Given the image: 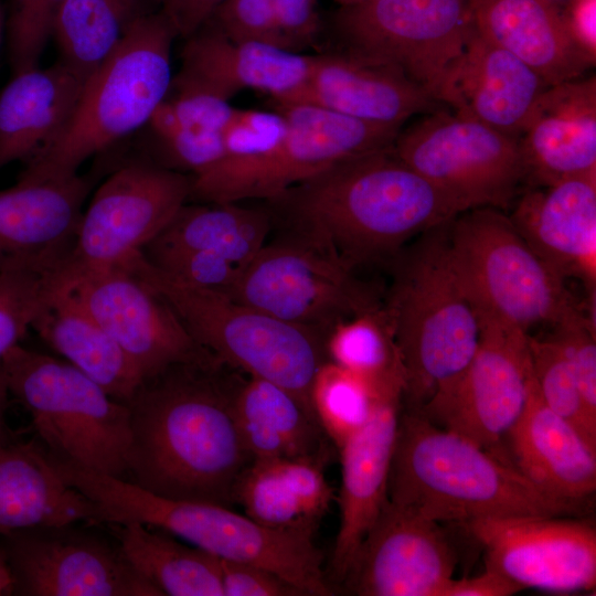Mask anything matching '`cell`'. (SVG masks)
Returning <instances> with one entry per match:
<instances>
[{
	"label": "cell",
	"instance_id": "f907efd6",
	"mask_svg": "<svg viewBox=\"0 0 596 596\" xmlns=\"http://www.w3.org/2000/svg\"><path fill=\"white\" fill-rule=\"evenodd\" d=\"M14 595V578L6 553L0 545V596Z\"/></svg>",
	"mask_w": 596,
	"mask_h": 596
},
{
	"label": "cell",
	"instance_id": "6da1fadb",
	"mask_svg": "<svg viewBox=\"0 0 596 596\" xmlns=\"http://www.w3.org/2000/svg\"><path fill=\"white\" fill-rule=\"evenodd\" d=\"M244 375L213 356L143 380L128 403L127 480L161 497L231 508L254 460L234 415Z\"/></svg>",
	"mask_w": 596,
	"mask_h": 596
},
{
	"label": "cell",
	"instance_id": "7402d4cb",
	"mask_svg": "<svg viewBox=\"0 0 596 596\" xmlns=\"http://www.w3.org/2000/svg\"><path fill=\"white\" fill-rule=\"evenodd\" d=\"M93 184V174L77 173L0 190V272L15 265H62Z\"/></svg>",
	"mask_w": 596,
	"mask_h": 596
},
{
	"label": "cell",
	"instance_id": "681fc988",
	"mask_svg": "<svg viewBox=\"0 0 596 596\" xmlns=\"http://www.w3.org/2000/svg\"><path fill=\"white\" fill-rule=\"evenodd\" d=\"M565 19L581 46L596 60V0H573Z\"/></svg>",
	"mask_w": 596,
	"mask_h": 596
},
{
	"label": "cell",
	"instance_id": "7c38bea8",
	"mask_svg": "<svg viewBox=\"0 0 596 596\" xmlns=\"http://www.w3.org/2000/svg\"><path fill=\"white\" fill-rule=\"evenodd\" d=\"M192 175L149 159L119 166L96 190L62 273L119 268L155 240L190 199Z\"/></svg>",
	"mask_w": 596,
	"mask_h": 596
},
{
	"label": "cell",
	"instance_id": "ab89813d",
	"mask_svg": "<svg viewBox=\"0 0 596 596\" xmlns=\"http://www.w3.org/2000/svg\"><path fill=\"white\" fill-rule=\"evenodd\" d=\"M533 376L546 405L570 423L586 444L596 450V418L583 401L576 380L560 347L553 339L529 336Z\"/></svg>",
	"mask_w": 596,
	"mask_h": 596
},
{
	"label": "cell",
	"instance_id": "277c9868",
	"mask_svg": "<svg viewBox=\"0 0 596 596\" xmlns=\"http://www.w3.org/2000/svg\"><path fill=\"white\" fill-rule=\"evenodd\" d=\"M450 221L416 237L390 262L383 307L404 374L402 405L408 408H421L449 385L479 343L478 316L448 256Z\"/></svg>",
	"mask_w": 596,
	"mask_h": 596
},
{
	"label": "cell",
	"instance_id": "d6a6232c",
	"mask_svg": "<svg viewBox=\"0 0 596 596\" xmlns=\"http://www.w3.org/2000/svg\"><path fill=\"white\" fill-rule=\"evenodd\" d=\"M236 108L228 99L201 88L170 84L147 127L158 163L199 175L224 156L223 130Z\"/></svg>",
	"mask_w": 596,
	"mask_h": 596
},
{
	"label": "cell",
	"instance_id": "52a82bcc",
	"mask_svg": "<svg viewBox=\"0 0 596 596\" xmlns=\"http://www.w3.org/2000/svg\"><path fill=\"white\" fill-rule=\"evenodd\" d=\"M8 394L30 413L46 450L127 480L130 413L65 360L18 344L1 360Z\"/></svg>",
	"mask_w": 596,
	"mask_h": 596
},
{
	"label": "cell",
	"instance_id": "60d3db41",
	"mask_svg": "<svg viewBox=\"0 0 596 596\" xmlns=\"http://www.w3.org/2000/svg\"><path fill=\"white\" fill-rule=\"evenodd\" d=\"M142 255L149 264L175 281L223 292L234 285L243 268L222 255L204 251L148 244Z\"/></svg>",
	"mask_w": 596,
	"mask_h": 596
},
{
	"label": "cell",
	"instance_id": "3957f363",
	"mask_svg": "<svg viewBox=\"0 0 596 596\" xmlns=\"http://www.w3.org/2000/svg\"><path fill=\"white\" fill-rule=\"evenodd\" d=\"M387 500L438 523L584 510L547 496L508 460L403 405Z\"/></svg>",
	"mask_w": 596,
	"mask_h": 596
},
{
	"label": "cell",
	"instance_id": "8d00e7d4",
	"mask_svg": "<svg viewBox=\"0 0 596 596\" xmlns=\"http://www.w3.org/2000/svg\"><path fill=\"white\" fill-rule=\"evenodd\" d=\"M329 362L368 380L377 390L403 384L404 374L384 307L338 323L328 334Z\"/></svg>",
	"mask_w": 596,
	"mask_h": 596
},
{
	"label": "cell",
	"instance_id": "1f68e13d",
	"mask_svg": "<svg viewBox=\"0 0 596 596\" xmlns=\"http://www.w3.org/2000/svg\"><path fill=\"white\" fill-rule=\"evenodd\" d=\"M234 415L253 459H328L327 435L284 387L244 375L234 395Z\"/></svg>",
	"mask_w": 596,
	"mask_h": 596
},
{
	"label": "cell",
	"instance_id": "d6986e66",
	"mask_svg": "<svg viewBox=\"0 0 596 596\" xmlns=\"http://www.w3.org/2000/svg\"><path fill=\"white\" fill-rule=\"evenodd\" d=\"M403 390L402 385L382 389L369 421L339 448L340 525L330 565L338 582H344L363 540L387 501Z\"/></svg>",
	"mask_w": 596,
	"mask_h": 596
},
{
	"label": "cell",
	"instance_id": "b9f144b4",
	"mask_svg": "<svg viewBox=\"0 0 596 596\" xmlns=\"http://www.w3.org/2000/svg\"><path fill=\"white\" fill-rule=\"evenodd\" d=\"M63 0H11L6 20L12 73L39 66L51 36L53 18Z\"/></svg>",
	"mask_w": 596,
	"mask_h": 596
},
{
	"label": "cell",
	"instance_id": "ac0fdd59",
	"mask_svg": "<svg viewBox=\"0 0 596 596\" xmlns=\"http://www.w3.org/2000/svg\"><path fill=\"white\" fill-rule=\"evenodd\" d=\"M456 562L438 522L387 500L344 583L359 596H440Z\"/></svg>",
	"mask_w": 596,
	"mask_h": 596
},
{
	"label": "cell",
	"instance_id": "bcb514c9",
	"mask_svg": "<svg viewBox=\"0 0 596 596\" xmlns=\"http://www.w3.org/2000/svg\"><path fill=\"white\" fill-rule=\"evenodd\" d=\"M278 28L289 51L316 46L321 33L317 0H270Z\"/></svg>",
	"mask_w": 596,
	"mask_h": 596
},
{
	"label": "cell",
	"instance_id": "f1b7e54d",
	"mask_svg": "<svg viewBox=\"0 0 596 596\" xmlns=\"http://www.w3.org/2000/svg\"><path fill=\"white\" fill-rule=\"evenodd\" d=\"M61 62L13 74L0 94V170L24 164L61 136L85 85Z\"/></svg>",
	"mask_w": 596,
	"mask_h": 596
},
{
	"label": "cell",
	"instance_id": "5bb4252c",
	"mask_svg": "<svg viewBox=\"0 0 596 596\" xmlns=\"http://www.w3.org/2000/svg\"><path fill=\"white\" fill-rule=\"evenodd\" d=\"M70 523L1 535L23 596H163L140 575L118 542Z\"/></svg>",
	"mask_w": 596,
	"mask_h": 596
},
{
	"label": "cell",
	"instance_id": "f35d334b",
	"mask_svg": "<svg viewBox=\"0 0 596 596\" xmlns=\"http://www.w3.org/2000/svg\"><path fill=\"white\" fill-rule=\"evenodd\" d=\"M60 267L15 265L0 272V363L42 311L60 280Z\"/></svg>",
	"mask_w": 596,
	"mask_h": 596
},
{
	"label": "cell",
	"instance_id": "83f0119b",
	"mask_svg": "<svg viewBox=\"0 0 596 596\" xmlns=\"http://www.w3.org/2000/svg\"><path fill=\"white\" fill-rule=\"evenodd\" d=\"M79 522L105 524L97 504L58 475L43 445L10 439L0 447V535Z\"/></svg>",
	"mask_w": 596,
	"mask_h": 596
},
{
	"label": "cell",
	"instance_id": "4dcf8cb0",
	"mask_svg": "<svg viewBox=\"0 0 596 596\" xmlns=\"http://www.w3.org/2000/svg\"><path fill=\"white\" fill-rule=\"evenodd\" d=\"M326 461L311 458L254 459L235 492L247 517L274 529L315 533L334 500L323 475Z\"/></svg>",
	"mask_w": 596,
	"mask_h": 596
},
{
	"label": "cell",
	"instance_id": "5b68a950",
	"mask_svg": "<svg viewBox=\"0 0 596 596\" xmlns=\"http://www.w3.org/2000/svg\"><path fill=\"white\" fill-rule=\"evenodd\" d=\"M175 36L160 12L139 19L117 50L86 79L61 136L24 164L17 182L75 175L84 161L147 126L170 88Z\"/></svg>",
	"mask_w": 596,
	"mask_h": 596
},
{
	"label": "cell",
	"instance_id": "4316f807",
	"mask_svg": "<svg viewBox=\"0 0 596 596\" xmlns=\"http://www.w3.org/2000/svg\"><path fill=\"white\" fill-rule=\"evenodd\" d=\"M471 22L547 86L582 77L595 64L550 0H472Z\"/></svg>",
	"mask_w": 596,
	"mask_h": 596
},
{
	"label": "cell",
	"instance_id": "cb8c5ba5",
	"mask_svg": "<svg viewBox=\"0 0 596 596\" xmlns=\"http://www.w3.org/2000/svg\"><path fill=\"white\" fill-rule=\"evenodd\" d=\"M519 142L534 187L596 175L595 76L547 86Z\"/></svg>",
	"mask_w": 596,
	"mask_h": 596
},
{
	"label": "cell",
	"instance_id": "c3c4849f",
	"mask_svg": "<svg viewBox=\"0 0 596 596\" xmlns=\"http://www.w3.org/2000/svg\"><path fill=\"white\" fill-rule=\"evenodd\" d=\"M523 589L500 573L486 568L473 577L451 578L440 596H511Z\"/></svg>",
	"mask_w": 596,
	"mask_h": 596
},
{
	"label": "cell",
	"instance_id": "7dc6e473",
	"mask_svg": "<svg viewBox=\"0 0 596 596\" xmlns=\"http://www.w3.org/2000/svg\"><path fill=\"white\" fill-rule=\"evenodd\" d=\"M225 0H158L160 13L177 36L188 38L201 29Z\"/></svg>",
	"mask_w": 596,
	"mask_h": 596
},
{
	"label": "cell",
	"instance_id": "db71d44e",
	"mask_svg": "<svg viewBox=\"0 0 596 596\" xmlns=\"http://www.w3.org/2000/svg\"><path fill=\"white\" fill-rule=\"evenodd\" d=\"M341 6H351V4H358L363 3L372 0H337Z\"/></svg>",
	"mask_w": 596,
	"mask_h": 596
},
{
	"label": "cell",
	"instance_id": "e0dca14e",
	"mask_svg": "<svg viewBox=\"0 0 596 596\" xmlns=\"http://www.w3.org/2000/svg\"><path fill=\"white\" fill-rule=\"evenodd\" d=\"M485 550L486 568L523 588L570 593L596 585V530L561 517L487 518L462 523Z\"/></svg>",
	"mask_w": 596,
	"mask_h": 596
},
{
	"label": "cell",
	"instance_id": "603a6c76",
	"mask_svg": "<svg viewBox=\"0 0 596 596\" xmlns=\"http://www.w3.org/2000/svg\"><path fill=\"white\" fill-rule=\"evenodd\" d=\"M288 103L397 128L417 114L435 111L439 104L401 72L338 50L311 55L308 78Z\"/></svg>",
	"mask_w": 596,
	"mask_h": 596
},
{
	"label": "cell",
	"instance_id": "2e32d148",
	"mask_svg": "<svg viewBox=\"0 0 596 596\" xmlns=\"http://www.w3.org/2000/svg\"><path fill=\"white\" fill-rule=\"evenodd\" d=\"M61 278L143 380L177 363L214 356L192 338L170 305L132 273L110 268L61 273Z\"/></svg>",
	"mask_w": 596,
	"mask_h": 596
},
{
	"label": "cell",
	"instance_id": "9c48e42d",
	"mask_svg": "<svg viewBox=\"0 0 596 596\" xmlns=\"http://www.w3.org/2000/svg\"><path fill=\"white\" fill-rule=\"evenodd\" d=\"M472 0H372L331 19L338 51L401 72L435 100L472 30Z\"/></svg>",
	"mask_w": 596,
	"mask_h": 596
},
{
	"label": "cell",
	"instance_id": "836d02e7",
	"mask_svg": "<svg viewBox=\"0 0 596 596\" xmlns=\"http://www.w3.org/2000/svg\"><path fill=\"white\" fill-rule=\"evenodd\" d=\"M108 525L134 568L163 596H223L216 556L140 523Z\"/></svg>",
	"mask_w": 596,
	"mask_h": 596
},
{
	"label": "cell",
	"instance_id": "9a60e30c",
	"mask_svg": "<svg viewBox=\"0 0 596 596\" xmlns=\"http://www.w3.org/2000/svg\"><path fill=\"white\" fill-rule=\"evenodd\" d=\"M274 107L285 117L283 136L212 203L269 201L343 160L392 146L401 130L307 103H274Z\"/></svg>",
	"mask_w": 596,
	"mask_h": 596
},
{
	"label": "cell",
	"instance_id": "ffe728a7",
	"mask_svg": "<svg viewBox=\"0 0 596 596\" xmlns=\"http://www.w3.org/2000/svg\"><path fill=\"white\" fill-rule=\"evenodd\" d=\"M311 55L279 46L234 41L206 22L187 38L181 67L171 84L201 88L231 99L253 89L274 103L295 100L310 71Z\"/></svg>",
	"mask_w": 596,
	"mask_h": 596
},
{
	"label": "cell",
	"instance_id": "7a4b0ae2",
	"mask_svg": "<svg viewBox=\"0 0 596 596\" xmlns=\"http://www.w3.org/2000/svg\"><path fill=\"white\" fill-rule=\"evenodd\" d=\"M268 202L295 236L354 270L390 263L409 242L465 212L393 145L343 160Z\"/></svg>",
	"mask_w": 596,
	"mask_h": 596
},
{
	"label": "cell",
	"instance_id": "7bdbcfd3",
	"mask_svg": "<svg viewBox=\"0 0 596 596\" xmlns=\"http://www.w3.org/2000/svg\"><path fill=\"white\" fill-rule=\"evenodd\" d=\"M207 22L234 41L265 43L288 50L270 0H225Z\"/></svg>",
	"mask_w": 596,
	"mask_h": 596
},
{
	"label": "cell",
	"instance_id": "d590c367",
	"mask_svg": "<svg viewBox=\"0 0 596 596\" xmlns=\"http://www.w3.org/2000/svg\"><path fill=\"white\" fill-rule=\"evenodd\" d=\"M148 13L145 0H63L51 28L58 62L86 81Z\"/></svg>",
	"mask_w": 596,
	"mask_h": 596
},
{
	"label": "cell",
	"instance_id": "f5cc1de1",
	"mask_svg": "<svg viewBox=\"0 0 596 596\" xmlns=\"http://www.w3.org/2000/svg\"><path fill=\"white\" fill-rule=\"evenodd\" d=\"M6 29V17L2 9V6L0 4V45L2 42L3 31Z\"/></svg>",
	"mask_w": 596,
	"mask_h": 596
},
{
	"label": "cell",
	"instance_id": "f546056e",
	"mask_svg": "<svg viewBox=\"0 0 596 596\" xmlns=\"http://www.w3.org/2000/svg\"><path fill=\"white\" fill-rule=\"evenodd\" d=\"M31 328L115 401L128 405L140 387L143 379L132 360L84 308L61 275Z\"/></svg>",
	"mask_w": 596,
	"mask_h": 596
},
{
	"label": "cell",
	"instance_id": "e575fe53",
	"mask_svg": "<svg viewBox=\"0 0 596 596\" xmlns=\"http://www.w3.org/2000/svg\"><path fill=\"white\" fill-rule=\"evenodd\" d=\"M237 203H185L149 244L211 252L244 267L266 244L273 214Z\"/></svg>",
	"mask_w": 596,
	"mask_h": 596
},
{
	"label": "cell",
	"instance_id": "ba28073f",
	"mask_svg": "<svg viewBox=\"0 0 596 596\" xmlns=\"http://www.w3.org/2000/svg\"><path fill=\"white\" fill-rule=\"evenodd\" d=\"M451 267L478 317L525 332L583 315L556 275L499 209L476 207L448 223Z\"/></svg>",
	"mask_w": 596,
	"mask_h": 596
},
{
	"label": "cell",
	"instance_id": "ee69618b",
	"mask_svg": "<svg viewBox=\"0 0 596 596\" xmlns=\"http://www.w3.org/2000/svg\"><path fill=\"white\" fill-rule=\"evenodd\" d=\"M551 339L564 354L588 413L596 418L595 324L583 313L556 324Z\"/></svg>",
	"mask_w": 596,
	"mask_h": 596
},
{
	"label": "cell",
	"instance_id": "4fadbf2b",
	"mask_svg": "<svg viewBox=\"0 0 596 596\" xmlns=\"http://www.w3.org/2000/svg\"><path fill=\"white\" fill-rule=\"evenodd\" d=\"M480 338L465 370L421 411L500 459L499 446L523 409L532 373L529 333L478 317Z\"/></svg>",
	"mask_w": 596,
	"mask_h": 596
},
{
	"label": "cell",
	"instance_id": "f6af8a7d",
	"mask_svg": "<svg viewBox=\"0 0 596 596\" xmlns=\"http://www.w3.org/2000/svg\"><path fill=\"white\" fill-rule=\"evenodd\" d=\"M223 596H305L277 574L259 566L219 558Z\"/></svg>",
	"mask_w": 596,
	"mask_h": 596
},
{
	"label": "cell",
	"instance_id": "8992f818",
	"mask_svg": "<svg viewBox=\"0 0 596 596\" xmlns=\"http://www.w3.org/2000/svg\"><path fill=\"white\" fill-rule=\"evenodd\" d=\"M174 310L192 338L224 364L290 392L316 421L313 380L328 360L326 338L242 304L223 291L175 281L142 252L126 262ZM319 424V423H318Z\"/></svg>",
	"mask_w": 596,
	"mask_h": 596
},
{
	"label": "cell",
	"instance_id": "44dd1931",
	"mask_svg": "<svg viewBox=\"0 0 596 596\" xmlns=\"http://www.w3.org/2000/svg\"><path fill=\"white\" fill-rule=\"evenodd\" d=\"M546 87L532 68L472 26L436 99L459 115L519 139Z\"/></svg>",
	"mask_w": 596,
	"mask_h": 596
},
{
	"label": "cell",
	"instance_id": "816d5d0a",
	"mask_svg": "<svg viewBox=\"0 0 596 596\" xmlns=\"http://www.w3.org/2000/svg\"><path fill=\"white\" fill-rule=\"evenodd\" d=\"M1 364V363H0ZM8 391L1 372L0 365V447L10 440L7 425H6V406H7Z\"/></svg>",
	"mask_w": 596,
	"mask_h": 596
},
{
	"label": "cell",
	"instance_id": "74e56055",
	"mask_svg": "<svg viewBox=\"0 0 596 596\" xmlns=\"http://www.w3.org/2000/svg\"><path fill=\"white\" fill-rule=\"evenodd\" d=\"M381 390L332 362L320 368L312 383L311 405L317 422L338 449L369 421Z\"/></svg>",
	"mask_w": 596,
	"mask_h": 596
},
{
	"label": "cell",
	"instance_id": "30bf717a",
	"mask_svg": "<svg viewBox=\"0 0 596 596\" xmlns=\"http://www.w3.org/2000/svg\"><path fill=\"white\" fill-rule=\"evenodd\" d=\"M356 272L292 235L265 244L225 294L327 339L338 323L383 306Z\"/></svg>",
	"mask_w": 596,
	"mask_h": 596
},
{
	"label": "cell",
	"instance_id": "d4e9b609",
	"mask_svg": "<svg viewBox=\"0 0 596 596\" xmlns=\"http://www.w3.org/2000/svg\"><path fill=\"white\" fill-rule=\"evenodd\" d=\"M520 235L562 279L595 290L596 175L534 187L510 216Z\"/></svg>",
	"mask_w": 596,
	"mask_h": 596
},
{
	"label": "cell",
	"instance_id": "484cf974",
	"mask_svg": "<svg viewBox=\"0 0 596 596\" xmlns=\"http://www.w3.org/2000/svg\"><path fill=\"white\" fill-rule=\"evenodd\" d=\"M507 436L513 466L544 493L584 507L594 496L596 450L546 405L533 372L523 409Z\"/></svg>",
	"mask_w": 596,
	"mask_h": 596
},
{
	"label": "cell",
	"instance_id": "8fae6325",
	"mask_svg": "<svg viewBox=\"0 0 596 596\" xmlns=\"http://www.w3.org/2000/svg\"><path fill=\"white\" fill-rule=\"evenodd\" d=\"M393 149L464 211L507 209L525 181L519 139L455 111L427 113L401 128Z\"/></svg>",
	"mask_w": 596,
	"mask_h": 596
}]
</instances>
